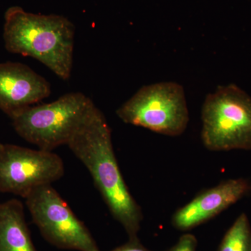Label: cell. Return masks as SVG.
<instances>
[{
	"mask_svg": "<svg viewBox=\"0 0 251 251\" xmlns=\"http://www.w3.org/2000/svg\"><path fill=\"white\" fill-rule=\"evenodd\" d=\"M75 28L67 18L57 14H36L14 6L4 14L6 50L32 57L59 78L72 75Z\"/></svg>",
	"mask_w": 251,
	"mask_h": 251,
	"instance_id": "2",
	"label": "cell"
},
{
	"mask_svg": "<svg viewBox=\"0 0 251 251\" xmlns=\"http://www.w3.org/2000/svg\"><path fill=\"white\" fill-rule=\"evenodd\" d=\"M218 251H251V228L245 214H241L225 234Z\"/></svg>",
	"mask_w": 251,
	"mask_h": 251,
	"instance_id": "11",
	"label": "cell"
},
{
	"mask_svg": "<svg viewBox=\"0 0 251 251\" xmlns=\"http://www.w3.org/2000/svg\"><path fill=\"white\" fill-rule=\"evenodd\" d=\"M116 113L126 124L172 137L182 134L189 122L184 87L175 82L143 86Z\"/></svg>",
	"mask_w": 251,
	"mask_h": 251,
	"instance_id": "5",
	"label": "cell"
},
{
	"mask_svg": "<svg viewBox=\"0 0 251 251\" xmlns=\"http://www.w3.org/2000/svg\"><path fill=\"white\" fill-rule=\"evenodd\" d=\"M64 172L62 158L52 151L0 145V192L25 199L36 188L60 179Z\"/></svg>",
	"mask_w": 251,
	"mask_h": 251,
	"instance_id": "7",
	"label": "cell"
},
{
	"mask_svg": "<svg viewBox=\"0 0 251 251\" xmlns=\"http://www.w3.org/2000/svg\"><path fill=\"white\" fill-rule=\"evenodd\" d=\"M96 107L85 94L71 92L52 103L27 107L10 118L21 138L40 150L52 151L69 144Z\"/></svg>",
	"mask_w": 251,
	"mask_h": 251,
	"instance_id": "3",
	"label": "cell"
},
{
	"mask_svg": "<svg viewBox=\"0 0 251 251\" xmlns=\"http://www.w3.org/2000/svg\"><path fill=\"white\" fill-rule=\"evenodd\" d=\"M1 145V143H0V145Z\"/></svg>",
	"mask_w": 251,
	"mask_h": 251,
	"instance_id": "14",
	"label": "cell"
},
{
	"mask_svg": "<svg viewBox=\"0 0 251 251\" xmlns=\"http://www.w3.org/2000/svg\"><path fill=\"white\" fill-rule=\"evenodd\" d=\"M201 138L213 151L251 150V97L234 84L219 86L202 108Z\"/></svg>",
	"mask_w": 251,
	"mask_h": 251,
	"instance_id": "4",
	"label": "cell"
},
{
	"mask_svg": "<svg viewBox=\"0 0 251 251\" xmlns=\"http://www.w3.org/2000/svg\"><path fill=\"white\" fill-rule=\"evenodd\" d=\"M67 145L90 172L112 217L123 226L128 238L138 237L143 211L122 176L111 129L103 112L96 107Z\"/></svg>",
	"mask_w": 251,
	"mask_h": 251,
	"instance_id": "1",
	"label": "cell"
},
{
	"mask_svg": "<svg viewBox=\"0 0 251 251\" xmlns=\"http://www.w3.org/2000/svg\"><path fill=\"white\" fill-rule=\"evenodd\" d=\"M247 180L229 179L202 191L191 202L175 211L172 224L175 228L187 231L219 215L244 197L251 190Z\"/></svg>",
	"mask_w": 251,
	"mask_h": 251,
	"instance_id": "9",
	"label": "cell"
},
{
	"mask_svg": "<svg viewBox=\"0 0 251 251\" xmlns=\"http://www.w3.org/2000/svg\"><path fill=\"white\" fill-rule=\"evenodd\" d=\"M25 200L33 222L50 244L65 250L100 251L85 224L52 185L36 188Z\"/></svg>",
	"mask_w": 251,
	"mask_h": 251,
	"instance_id": "6",
	"label": "cell"
},
{
	"mask_svg": "<svg viewBox=\"0 0 251 251\" xmlns=\"http://www.w3.org/2000/svg\"><path fill=\"white\" fill-rule=\"evenodd\" d=\"M24 212L23 203L17 199L0 204V251H38Z\"/></svg>",
	"mask_w": 251,
	"mask_h": 251,
	"instance_id": "10",
	"label": "cell"
},
{
	"mask_svg": "<svg viewBox=\"0 0 251 251\" xmlns=\"http://www.w3.org/2000/svg\"><path fill=\"white\" fill-rule=\"evenodd\" d=\"M197 239L193 234L181 236L175 245L167 251H196Z\"/></svg>",
	"mask_w": 251,
	"mask_h": 251,
	"instance_id": "12",
	"label": "cell"
},
{
	"mask_svg": "<svg viewBox=\"0 0 251 251\" xmlns=\"http://www.w3.org/2000/svg\"><path fill=\"white\" fill-rule=\"evenodd\" d=\"M50 94L49 82L26 64H0V110L9 117Z\"/></svg>",
	"mask_w": 251,
	"mask_h": 251,
	"instance_id": "8",
	"label": "cell"
},
{
	"mask_svg": "<svg viewBox=\"0 0 251 251\" xmlns=\"http://www.w3.org/2000/svg\"><path fill=\"white\" fill-rule=\"evenodd\" d=\"M111 251H152L144 247L138 237L129 238V240L121 247Z\"/></svg>",
	"mask_w": 251,
	"mask_h": 251,
	"instance_id": "13",
	"label": "cell"
}]
</instances>
